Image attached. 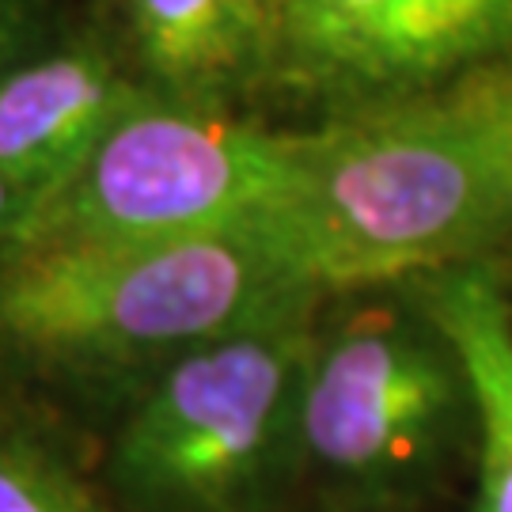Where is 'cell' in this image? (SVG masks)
I'll return each instance as SVG.
<instances>
[{"instance_id":"cell-1","label":"cell","mask_w":512,"mask_h":512,"mask_svg":"<svg viewBox=\"0 0 512 512\" xmlns=\"http://www.w3.org/2000/svg\"><path fill=\"white\" fill-rule=\"evenodd\" d=\"M262 232L315 293L475 262L512 232V54L308 129Z\"/></svg>"},{"instance_id":"cell-2","label":"cell","mask_w":512,"mask_h":512,"mask_svg":"<svg viewBox=\"0 0 512 512\" xmlns=\"http://www.w3.org/2000/svg\"><path fill=\"white\" fill-rule=\"evenodd\" d=\"M315 289L262 228L164 243L0 247V368L141 387L186 349L308 315Z\"/></svg>"},{"instance_id":"cell-3","label":"cell","mask_w":512,"mask_h":512,"mask_svg":"<svg viewBox=\"0 0 512 512\" xmlns=\"http://www.w3.org/2000/svg\"><path fill=\"white\" fill-rule=\"evenodd\" d=\"M311 311L186 349L133 387L103 486L126 512H262L296 463Z\"/></svg>"},{"instance_id":"cell-4","label":"cell","mask_w":512,"mask_h":512,"mask_svg":"<svg viewBox=\"0 0 512 512\" xmlns=\"http://www.w3.org/2000/svg\"><path fill=\"white\" fill-rule=\"evenodd\" d=\"M304 133L148 88L19 243H164L262 228L293 190Z\"/></svg>"},{"instance_id":"cell-5","label":"cell","mask_w":512,"mask_h":512,"mask_svg":"<svg viewBox=\"0 0 512 512\" xmlns=\"http://www.w3.org/2000/svg\"><path fill=\"white\" fill-rule=\"evenodd\" d=\"M471 395L433 315L372 304L315 334L296 410V456L361 497L418 486L448 452Z\"/></svg>"},{"instance_id":"cell-6","label":"cell","mask_w":512,"mask_h":512,"mask_svg":"<svg viewBox=\"0 0 512 512\" xmlns=\"http://www.w3.org/2000/svg\"><path fill=\"white\" fill-rule=\"evenodd\" d=\"M274 42L300 80L384 99L512 54V0H281Z\"/></svg>"},{"instance_id":"cell-7","label":"cell","mask_w":512,"mask_h":512,"mask_svg":"<svg viewBox=\"0 0 512 512\" xmlns=\"http://www.w3.org/2000/svg\"><path fill=\"white\" fill-rule=\"evenodd\" d=\"M148 88L118 73L95 42L31 50L0 69V179L42 205L84 167L122 114Z\"/></svg>"},{"instance_id":"cell-8","label":"cell","mask_w":512,"mask_h":512,"mask_svg":"<svg viewBox=\"0 0 512 512\" xmlns=\"http://www.w3.org/2000/svg\"><path fill=\"white\" fill-rule=\"evenodd\" d=\"M418 300L452 342L471 395L478 478L467 512H512V304L486 262L421 277Z\"/></svg>"},{"instance_id":"cell-9","label":"cell","mask_w":512,"mask_h":512,"mask_svg":"<svg viewBox=\"0 0 512 512\" xmlns=\"http://www.w3.org/2000/svg\"><path fill=\"white\" fill-rule=\"evenodd\" d=\"M152 88L217 103L266 54L243 0H122Z\"/></svg>"},{"instance_id":"cell-10","label":"cell","mask_w":512,"mask_h":512,"mask_svg":"<svg viewBox=\"0 0 512 512\" xmlns=\"http://www.w3.org/2000/svg\"><path fill=\"white\" fill-rule=\"evenodd\" d=\"M0 512H126L61 440L0 403Z\"/></svg>"},{"instance_id":"cell-11","label":"cell","mask_w":512,"mask_h":512,"mask_svg":"<svg viewBox=\"0 0 512 512\" xmlns=\"http://www.w3.org/2000/svg\"><path fill=\"white\" fill-rule=\"evenodd\" d=\"M35 0H0V69L38 50Z\"/></svg>"},{"instance_id":"cell-12","label":"cell","mask_w":512,"mask_h":512,"mask_svg":"<svg viewBox=\"0 0 512 512\" xmlns=\"http://www.w3.org/2000/svg\"><path fill=\"white\" fill-rule=\"evenodd\" d=\"M35 224V205L19 194L8 179H0V247H12L31 232Z\"/></svg>"},{"instance_id":"cell-13","label":"cell","mask_w":512,"mask_h":512,"mask_svg":"<svg viewBox=\"0 0 512 512\" xmlns=\"http://www.w3.org/2000/svg\"><path fill=\"white\" fill-rule=\"evenodd\" d=\"M243 8H247L251 23L258 27V35L266 38V46H270L277 31V16H281V0H243Z\"/></svg>"}]
</instances>
